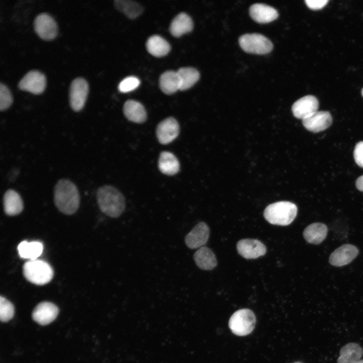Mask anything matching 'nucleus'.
I'll use <instances>...</instances> for the list:
<instances>
[{
    "label": "nucleus",
    "mask_w": 363,
    "mask_h": 363,
    "mask_svg": "<svg viewBox=\"0 0 363 363\" xmlns=\"http://www.w3.org/2000/svg\"><path fill=\"white\" fill-rule=\"evenodd\" d=\"M80 202L76 186L66 179L59 180L54 188V202L57 209L66 215H72L78 210Z\"/></svg>",
    "instance_id": "nucleus-1"
},
{
    "label": "nucleus",
    "mask_w": 363,
    "mask_h": 363,
    "mask_svg": "<svg viewBox=\"0 0 363 363\" xmlns=\"http://www.w3.org/2000/svg\"><path fill=\"white\" fill-rule=\"evenodd\" d=\"M96 199L100 210L109 217L117 218L125 210V198L122 193L112 186L105 185L99 188Z\"/></svg>",
    "instance_id": "nucleus-2"
},
{
    "label": "nucleus",
    "mask_w": 363,
    "mask_h": 363,
    "mask_svg": "<svg viewBox=\"0 0 363 363\" xmlns=\"http://www.w3.org/2000/svg\"><path fill=\"white\" fill-rule=\"evenodd\" d=\"M297 208L293 203L279 201L269 205L264 210V216L270 223L286 226L295 219Z\"/></svg>",
    "instance_id": "nucleus-3"
},
{
    "label": "nucleus",
    "mask_w": 363,
    "mask_h": 363,
    "mask_svg": "<svg viewBox=\"0 0 363 363\" xmlns=\"http://www.w3.org/2000/svg\"><path fill=\"white\" fill-rule=\"evenodd\" d=\"M23 275L32 283L42 285L48 283L53 276L51 266L42 260H29L23 267Z\"/></svg>",
    "instance_id": "nucleus-4"
},
{
    "label": "nucleus",
    "mask_w": 363,
    "mask_h": 363,
    "mask_svg": "<svg viewBox=\"0 0 363 363\" xmlns=\"http://www.w3.org/2000/svg\"><path fill=\"white\" fill-rule=\"evenodd\" d=\"M256 317L254 313L247 309H240L234 312L229 319V327L234 334L246 336L255 328Z\"/></svg>",
    "instance_id": "nucleus-5"
},
{
    "label": "nucleus",
    "mask_w": 363,
    "mask_h": 363,
    "mask_svg": "<svg viewBox=\"0 0 363 363\" xmlns=\"http://www.w3.org/2000/svg\"><path fill=\"white\" fill-rule=\"evenodd\" d=\"M240 47L246 52L265 54L270 52L273 45L271 41L264 35L258 34H246L238 39Z\"/></svg>",
    "instance_id": "nucleus-6"
},
{
    "label": "nucleus",
    "mask_w": 363,
    "mask_h": 363,
    "mask_svg": "<svg viewBox=\"0 0 363 363\" xmlns=\"http://www.w3.org/2000/svg\"><path fill=\"white\" fill-rule=\"evenodd\" d=\"M88 91V84L84 79L78 77L73 80L70 87L69 102L73 110L77 112L82 109Z\"/></svg>",
    "instance_id": "nucleus-7"
},
{
    "label": "nucleus",
    "mask_w": 363,
    "mask_h": 363,
    "mask_svg": "<svg viewBox=\"0 0 363 363\" xmlns=\"http://www.w3.org/2000/svg\"><path fill=\"white\" fill-rule=\"evenodd\" d=\"M33 26L36 33L44 40L53 39L57 33V27L55 20L46 13L39 14L35 18Z\"/></svg>",
    "instance_id": "nucleus-8"
},
{
    "label": "nucleus",
    "mask_w": 363,
    "mask_h": 363,
    "mask_svg": "<svg viewBox=\"0 0 363 363\" xmlns=\"http://www.w3.org/2000/svg\"><path fill=\"white\" fill-rule=\"evenodd\" d=\"M46 78L44 75L37 70L27 72L18 84L19 89L34 94H41L45 90Z\"/></svg>",
    "instance_id": "nucleus-9"
},
{
    "label": "nucleus",
    "mask_w": 363,
    "mask_h": 363,
    "mask_svg": "<svg viewBox=\"0 0 363 363\" xmlns=\"http://www.w3.org/2000/svg\"><path fill=\"white\" fill-rule=\"evenodd\" d=\"M179 125L177 121L172 117H168L160 122L156 130L157 138L159 142L166 145L175 140L179 133Z\"/></svg>",
    "instance_id": "nucleus-10"
},
{
    "label": "nucleus",
    "mask_w": 363,
    "mask_h": 363,
    "mask_svg": "<svg viewBox=\"0 0 363 363\" xmlns=\"http://www.w3.org/2000/svg\"><path fill=\"white\" fill-rule=\"evenodd\" d=\"M59 313L58 308L49 301L39 303L32 313L33 320L38 324L45 326L52 322Z\"/></svg>",
    "instance_id": "nucleus-11"
},
{
    "label": "nucleus",
    "mask_w": 363,
    "mask_h": 363,
    "mask_svg": "<svg viewBox=\"0 0 363 363\" xmlns=\"http://www.w3.org/2000/svg\"><path fill=\"white\" fill-rule=\"evenodd\" d=\"M238 254L247 259H257L264 256L267 251L266 246L260 240L255 239H243L236 244Z\"/></svg>",
    "instance_id": "nucleus-12"
},
{
    "label": "nucleus",
    "mask_w": 363,
    "mask_h": 363,
    "mask_svg": "<svg viewBox=\"0 0 363 363\" xmlns=\"http://www.w3.org/2000/svg\"><path fill=\"white\" fill-rule=\"evenodd\" d=\"M332 122L331 115L327 111H317L302 120L305 128L313 133L326 130L331 125Z\"/></svg>",
    "instance_id": "nucleus-13"
},
{
    "label": "nucleus",
    "mask_w": 363,
    "mask_h": 363,
    "mask_svg": "<svg viewBox=\"0 0 363 363\" xmlns=\"http://www.w3.org/2000/svg\"><path fill=\"white\" fill-rule=\"evenodd\" d=\"M319 104L318 100L315 96L306 95L293 104L291 110L296 118L302 120L318 111Z\"/></svg>",
    "instance_id": "nucleus-14"
},
{
    "label": "nucleus",
    "mask_w": 363,
    "mask_h": 363,
    "mask_svg": "<svg viewBox=\"0 0 363 363\" xmlns=\"http://www.w3.org/2000/svg\"><path fill=\"white\" fill-rule=\"evenodd\" d=\"M210 235V229L204 222L196 224L186 236L185 241L187 246L191 249L203 247L207 242Z\"/></svg>",
    "instance_id": "nucleus-15"
},
{
    "label": "nucleus",
    "mask_w": 363,
    "mask_h": 363,
    "mask_svg": "<svg viewBox=\"0 0 363 363\" xmlns=\"http://www.w3.org/2000/svg\"><path fill=\"white\" fill-rule=\"evenodd\" d=\"M358 254V250L355 246L350 244L343 245L331 254L329 262L335 266H342L350 263Z\"/></svg>",
    "instance_id": "nucleus-16"
},
{
    "label": "nucleus",
    "mask_w": 363,
    "mask_h": 363,
    "mask_svg": "<svg viewBox=\"0 0 363 363\" xmlns=\"http://www.w3.org/2000/svg\"><path fill=\"white\" fill-rule=\"evenodd\" d=\"M250 15L256 22L267 23L276 19L278 17L277 11L270 6L264 4H255L251 6Z\"/></svg>",
    "instance_id": "nucleus-17"
},
{
    "label": "nucleus",
    "mask_w": 363,
    "mask_h": 363,
    "mask_svg": "<svg viewBox=\"0 0 363 363\" xmlns=\"http://www.w3.org/2000/svg\"><path fill=\"white\" fill-rule=\"evenodd\" d=\"M123 112L129 120L135 123H143L147 119V112L144 107L136 100H127L124 105Z\"/></svg>",
    "instance_id": "nucleus-18"
},
{
    "label": "nucleus",
    "mask_w": 363,
    "mask_h": 363,
    "mask_svg": "<svg viewBox=\"0 0 363 363\" xmlns=\"http://www.w3.org/2000/svg\"><path fill=\"white\" fill-rule=\"evenodd\" d=\"M4 209L9 216L20 214L24 208L23 200L20 195L12 189L7 190L3 197Z\"/></svg>",
    "instance_id": "nucleus-19"
},
{
    "label": "nucleus",
    "mask_w": 363,
    "mask_h": 363,
    "mask_svg": "<svg viewBox=\"0 0 363 363\" xmlns=\"http://www.w3.org/2000/svg\"><path fill=\"white\" fill-rule=\"evenodd\" d=\"M194 260L199 268L205 270H212L217 264L214 253L210 249L205 246L196 251L194 254Z\"/></svg>",
    "instance_id": "nucleus-20"
},
{
    "label": "nucleus",
    "mask_w": 363,
    "mask_h": 363,
    "mask_svg": "<svg viewBox=\"0 0 363 363\" xmlns=\"http://www.w3.org/2000/svg\"><path fill=\"white\" fill-rule=\"evenodd\" d=\"M193 29V22L191 18L185 13H180L172 20L169 30L174 37H178L191 32Z\"/></svg>",
    "instance_id": "nucleus-21"
},
{
    "label": "nucleus",
    "mask_w": 363,
    "mask_h": 363,
    "mask_svg": "<svg viewBox=\"0 0 363 363\" xmlns=\"http://www.w3.org/2000/svg\"><path fill=\"white\" fill-rule=\"evenodd\" d=\"M159 170L167 175H173L179 170V162L176 156L168 151H162L158 160Z\"/></svg>",
    "instance_id": "nucleus-22"
},
{
    "label": "nucleus",
    "mask_w": 363,
    "mask_h": 363,
    "mask_svg": "<svg viewBox=\"0 0 363 363\" xmlns=\"http://www.w3.org/2000/svg\"><path fill=\"white\" fill-rule=\"evenodd\" d=\"M328 232L327 226L322 223H314L304 230L303 235L309 243L318 245L325 238Z\"/></svg>",
    "instance_id": "nucleus-23"
},
{
    "label": "nucleus",
    "mask_w": 363,
    "mask_h": 363,
    "mask_svg": "<svg viewBox=\"0 0 363 363\" xmlns=\"http://www.w3.org/2000/svg\"><path fill=\"white\" fill-rule=\"evenodd\" d=\"M43 244L38 241H28L24 240L18 246L20 257L23 259L34 260L37 259L42 254Z\"/></svg>",
    "instance_id": "nucleus-24"
},
{
    "label": "nucleus",
    "mask_w": 363,
    "mask_h": 363,
    "mask_svg": "<svg viewBox=\"0 0 363 363\" xmlns=\"http://www.w3.org/2000/svg\"><path fill=\"white\" fill-rule=\"evenodd\" d=\"M159 87L166 94L174 93L180 88V80L177 72L168 71L164 72L159 78Z\"/></svg>",
    "instance_id": "nucleus-25"
},
{
    "label": "nucleus",
    "mask_w": 363,
    "mask_h": 363,
    "mask_svg": "<svg viewBox=\"0 0 363 363\" xmlns=\"http://www.w3.org/2000/svg\"><path fill=\"white\" fill-rule=\"evenodd\" d=\"M146 46L148 51L156 57L165 56L170 50L168 42L157 35L150 37L146 42Z\"/></svg>",
    "instance_id": "nucleus-26"
},
{
    "label": "nucleus",
    "mask_w": 363,
    "mask_h": 363,
    "mask_svg": "<svg viewBox=\"0 0 363 363\" xmlns=\"http://www.w3.org/2000/svg\"><path fill=\"white\" fill-rule=\"evenodd\" d=\"M363 354V349L358 344L349 343L343 346L340 351L337 363H355Z\"/></svg>",
    "instance_id": "nucleus-27"
},
{
    "label": "nucleus",
    "mask_w": 363,
    "mask_h": 363,
    "mask_svg": "<svg viewBox=\"0 0 363 363\" xmlns=\"http://www.w3.org/2000/svg\"><path fill=\"white\" fill-rule=\"evenodd\" d=\"M177 73L180 80L179 90L182 91L190 88L200 78L199 72L192 67L181 68Z\"/></svg>",
    "instance_id": "nucleus-28"
},
{
    "label": "nucleus",
    "mask_w": 363,
    "mask_h": 363,
    "mask_svg": "<svg viewBox=\"0 0 363 363\" xmlns=\"http://www.w3.org/2000/svg\"><path fill=\"white\" fill-rule=\"evenodd\" d=\"M114 6L130 19L136 18L143 12V8L140 5L131 1L116 0L114 1Z\"/></svg>",
    "instance_id": "nucleus-29"
},
{
    "label": "nucleus",
    "mask_w": 363,
    "mask_h": 363,
    "mask_svg": "<svg viewBox=\"0 0 363 363\" xmlns=\"http://www.w3.org/2000/svg\"><path fill=\"white\" fill-rule=\"evenodd\" d=\"M15 314L13 304L5 297H0V320L3 322H7L11 320Z\"/></svg>",
    "instance_id": "nucleus-30"
},
{
    "label": "nucleus",
    "mask_w": 363,
    "mask_h": 363,
    "mask_svg": "<svg viewBox=\"0 0 363 363\" xmlns=\"http://www.w3.org/2000/svg\"><path fill=\"white\" fill-rule=\"evenodd\" d=\"M13 103V97L9 88L4 84L0 83V110L5 111L10 107Z\"/></svg>",
    "instance_id": "nucleus-31"
},
{
    "label": "nucleus",
    "mask_w": 363,
    "mask_h": 363,
    "mask_svg": "<svg viewBox=\"0 0 363 363\" xmlns=\"http://www.w3.org/2000/svg\"><path fill=\"white\" fill-rule=\"evenodd\" d=\"M140 84V80L135 76H129L119 83L118 89L121 92L127 93L136 89Z\"/></svg>",
    "instance_id": "nucleus-32"
},
{
    "label": "nucleus",
    "mask_w": 363,
    "mask_h": 363,
    "mask_svg": "<svg viewBox=\"0 0 363 363\" xmlns=\"http://www.w3.org/2000/svg\"><path fill=\"white\" fill-rule=\"evenodd\" d=\"M353 157L356 163L363 168V141L358 142L354 148Z\"/></svg>",
    "instance_id": "nucleus-33"
},
{
    "label": "nucleus",
    "mask_w": 363,
    "mask_h": 363,
    "mask_svg": "<svg viewBox=\"0 0 363 363\" xmlns=\"http://www.w3.org/2000/svg\"><path fill=\"white\" fill-rule=\"evenodd\" d=\"M307 7L313 10H318L324 8L328 3V0H306Z\"/></svg>",
    "instance_id": "nucleus-34"
},
{
    "label": "nucleus",
    "mask_w": 363,
    "mask_h": 363,
    "mask_svg": "<svg viewBox=\"0 0 363 363\" xmlns=\"http://www.w3.org/2000/svg\"><path fill=\"white\" fill-rule=\"evenodd\" d=\"M355 185L358 190L363 192V175L356 179Z\"/></svg>",
    "instance_id": "nucleus-35"
},
{
    "label": "nucleus",
    "mask_w": 363,
    "mask_h": 363,
    "mask_svg": "<svg viewBox=\"0 0 363 363\" xmlns=\"http://www.w3.org/2000/svg\"><path fill=\"white\" fill-rule=\"evenodd\" d=\"M355 363H363V359L362 360H359L358 361H357Z\"/></svg>",
    "instance_id": "nucleus-36"
},
{
    "label": "nucleus",
    "mask_w": 363,
    "mask_h": 363,
    "mask_svg": "<svg viewBox=\"0 0 363 363\" xmlns=\"http://www.w3.org/2000/svg\"><path fill=\"white\" fill-rule=\"evenodd\" d=\"M361 93L362 96H363V88L361 89Z\"/></svg>",
    "instance_id": "nucleus-37"
}]
</instances>
